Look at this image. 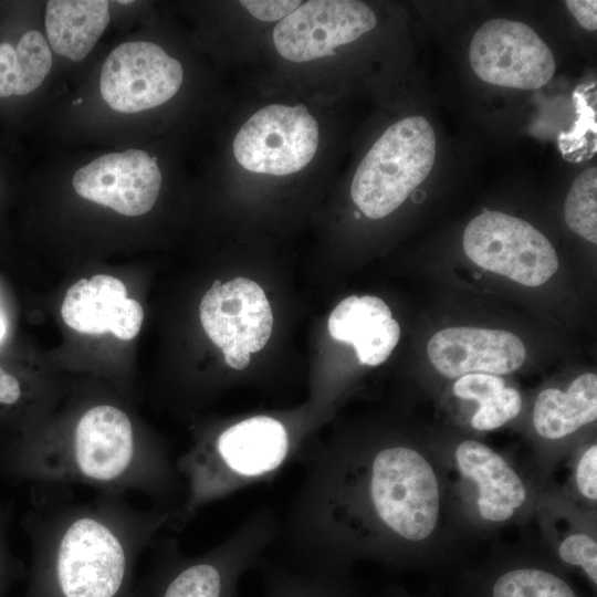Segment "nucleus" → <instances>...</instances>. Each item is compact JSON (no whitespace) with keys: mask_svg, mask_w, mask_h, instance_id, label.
I'll use <instances>...</instances> for the list:
<instances>
[{"mask_svg":"<svg viewBox=\"0 0 597 597\" xmlns=\"http://www.w3.org/2000/svg\"><path fill=\"white\" fill-rule=\"evenodd\" d=\"M300 461L303 480L276 540L295 566L347 572L365 557L399 563L434 532L440 484L416 448L336 438Z\"/></svg>","mask_w":597,"mask_h":597,"instance_id":"obj_1","label":"nucleus"},{"mask_svg":"<svg viewBox=\"0 0 597 597\" xmlns=\"http://www.w3.org/2000/svg\"><path fill=\"white\" fill-rule=\"evenodd\" d=\"M22 526L32 545L23 597H133L140 555L167 527L172 509H140L124 494L84 502L33 493Z\"/></svg>","mask_w":597,"mask_h":597,"instance_id":"obj_2","label":"nucleus"},{"mask_svg":"<svg viewBox=\"0 0 597 597\" xmlns=\"http://www.w3.org/2000/svg\"><path fill=\"white\" fill-rule=\"evenodd\" d=\"M70 427L31 434L0 451V474L35 485L81 484L137 492L175 509L184 490L175 460L111 402L82 409Z\"/></svg>","mask_w":597,"mask_h":597,"instance_id":"obj_3","label":"nucleus"},{"mask_svg":"<svg viewBox=\"0 0 597 597\" xmlns=\"http://www.w3.org/2000/svg\"><path fill=\"white\" fill-rule=\"evenodd\" d=\"M295 432L282 418L261 413L199 436L175 459L184 495L166 528L180 532L201 509L272 481L301 458V437Z\"/></svg>","mask_w":597,"mask_h":597,"instance_id":"obj_4","label":"nucleus"},{"mask_svg":"<svg viewBox=\"0 0 597 597\" xmlns=\"http://www.w3.org/2000/svg\"><path fill=\"white\" fill-rule=\"evenodd\" d=\"M280 519L269 505L254 510L229 536L197 556L176 537L153 543L150 565L133 597H235L241 577L276 543Z\"/></svg>","mask_w":597,"mask_h":597,"instance_id":"obj_5","label":"nucleus"},{"mask_svg":"<svg viewBox=\"0 0 597 597\" xmlns=\"http://www.w3.org/2000/svg\"><path fill=\"white\" fill-rule=\"evenodd\" d=\"M436 159V135L422 116L404 118L376 140L354 175L350 195L362 212L380 219L402 205L428 177Z\"/></svg>","mask_w":597,"mask_h":597,"instance_id":"obj_6","label":"nucleus"},{"mask_svg":"<svg viewBox=\"0 0 597 597\" xmlns=\"http://www.w3.org/2000/svg\"><path fill=\"white\" fill-rule=\"evenodd\" d=\"M463 250L480 268L525 286H538L558 269L548 239L528 222L501 211H484L463 233Z\"/></svg>","mask_w":597,"mask_h":597,"instance_id":"obj_7","label":"nucleus"},{"mask_svg":"<svg viewBox=\"0 0 597 597\" xmlns=\"http://www.w3.org/2000/svg\"><path fill=\"white\" fill-rule=\"evenodd\" d=\"M199 315L208 337L222 349L226 364L247 368L251 353L261 350L273 328V314L263 289L247 277L216 280L203 295Z\"/></svg>","mask_w":597,"mask_h":597,"instance_id":"obj_8","label":"nucleus"},{"mask_svg":"<svg viewBox=\"0 0 597 597\" xmlns=\"http://www.w3.org/2000/svg\"><path fill=\"white\" fill-rule=\"evenodd\" d=\"M317 144V122L304 105L272 104L241 127L233 153L250 171L282 176L304 168L314 157Z\"/></svg>","mask_w":597,"mask_h":597,"instance_id":"obj_9","label":"nucleus"},{"mask_svg":"<svg viewBox=\"0 0 597 597\" xmlns=\"http://www.w3.org/2000/svg\"><path fill=\"white\" fill-rule=\"evenodd\" d=\"M469 61L483 82L517 90L546 85L556 69L551 49L530 25L506 19L489 20L476 30Z\"/></svg>","mask_w":597,"mask_h":597,"instance_id":"obj_10","label":"nucleus"},{"mask_svg":"<svg viewBox=\"0 0 597 597\" xmlns=\"http://www.w3.org/2000/svg\"><path fill=\"white\" fill-rule=\"evenodd\" d=\"M180 62L148 41L116 46L102 65L100 91L103 100L119 113H137L159 106L180 88Z\"/></svg>","mask_w":597,"mask_h":597,"instance_id":"obj_11","label":"nucleus"},{"mask_svg":"<svg viewBox=\"0 0 597 597\" xmlns=\"http://www.w3.org/2000/svg\"><path fill=\"white\" fill-rule=\"evenodd\" d=\"M374 11L353 0H313L301 3L274 28L273 41L286 60L306 62L334 55V49L376 27Z\"/></svg>","mask_w":597,"mask_h":597,"instance_id":"obj_12","label":"nucleus"},{"mask_svg":"<svg viewBox=\"0 0 597 597\" xmlns=\"http://www.w3.org/2000/svg\"><path fill=\"white\" fill-rule=\"evenodd\" d=\"M72 182L82 198L123 216L136 217L154 207L161 186V172L148 153L127 149L97 157L77 169Z\"/></svg>","mask_w":597,"mask_h":597,"instance_id":"obj_13","label":"nucleus"},{"mask_svg":"<svg viewBox=\"0 0 597 597\" xmlns=\"http://www.w3.org/2000/svg\"><path fill=\"white\" fill-rule=\"evenodd\" d=\"M427 353L434 368L448 378L482 373L504 375L520 368L526 349L513 333L480 327H449L428 342Z\"/></svg>","mask_w":597,"mask_h":597,"instance_id":"obj_14","label":"nucleus"},{"mask_svg":"<svg viewBox=\"0 0 597 597\" xmlns=\"http://www.w3.org/2000/svg\"><path fill=\"white\" fill-rule=\"evenodd\" d=\"M61 315L72 329L83 334L113 333L128 341L143 324L140 304L127 296L124 283L114 276L97 274L81 279L66 291Z\"/></svg>","mask_w":597,"mask_h":597,"instance_id":"obj_15","label":"nucleus"},{"mask_svg":"<svg viewBox=\"0 0 597 597\" xmlns=\"http://www.w3.org/2000/svg\"><path fill=\"white\" fill-rule=\"evenodd\" d=\"M460 474L476 489V507L484 521L510 520L525 503L526 489L513 467L476 440H464L454 452Z\"/></svg>","mask_w":597,"mask_h":597,"instance_id":"obj_16","label":"nucleus"},{"mask_svg":"<svg viewBox=\"0 0 597 597\" xmlns=\"http://www.w3.org/2000/svg\"><path fill=\"white\" fill-rule=\"evenodd\" d=\"M331 336L354 346L359 364L377 366L391 354L400 327L389 306L379 297L352 295L333 310L328 318Z\"/></svg>","mask_w":597,"mask_h":597,"instance_id":"obj_17","label":"nucleus"},{"mask_svg":"<svg viewBox=\"0 0 597 597\" xmlns=\"http://www.w3.org/2000/svg\"><path fill=\"white\" fill-rule=\"evenodd\" d=\"M111 20L105 0H51L46 3L45 31L50 46L78 62L86 57Z\"/></svg>","mask_w":597,"mask_h":597,"instance_id":"obj_18","label":"nucleus"},{"mask_svg":"<svg viewBox=\"0 0 597 597\" xmlns=\"http://www.w3.org/2000/svg\"><path fill=\"white\" fill-rule=\"evenodd\" d=\"M596 418L597 376L593 373L576 377L565 391L558 388L542 390L533 409L534 429L548 440L563 439Z\"/></svg>","mask_w":597,"mask_h":597,"instance_id":"obj_19","label":"nucleus"},{"mask_svg":"<svg viewBox=\"0 0 597 597\" xmlns=\"http://www.w3.org/2000/svg\"><path fill=\"white\" fill-rule=\"evenodd\" d=\"M472 584L471 597H582L564 576L541 566L506 567Z\"/></svg>","mask_w":597,"mask_h":597,"instance_id":"obj_20","label":"nucleus"},{"mask_svg":"<svg viewBox=\"0 0 597 597\" xmlns=\"http://www.w3.org/2000/svg\"><path fill=\"white\" fill-rule=\"evenodd\" d=\"M265 597H358L347 572L260 564Z\"/></svg>","mask_w":597,"mask_h":597,"instance_id":"obj_21","label":"nucleus"},{"mask_svg":"<svg viewBox=\"0 0 597 597\" xmlns=\"http://www.w3.org/2000/svg\"><path fill=\"white\" fill-rule=\"evenodd\" d=\"M577 119L568 132L558 135V147L565 159L579 163L596 154V84L579 85L573 93Z\"/></svg>","mask_w":597,"mask_h":597,"instance_id":"obj_22","label":"nucleus"},{"mask_svg":"<svg viewBox=\"0 0 597 597\" xmlns=\"http://www.w3.org/2000/svg\"><path fill=\"white\" fill-rule=\"evenodd\" d=\"M565 221L569 229L597 243V168L589 167L573 181L565 200Z\"/></svg>","mask_w":597,"mask_h":597,"instance_id":"obj_23","label":"nucleus"},{"mask_svg":"<svg viewBox=\"0 0 597 597\" xmlns=\"http://www.w3.org/2000/svg\"><path fill=\"white\" fill-rule=\"evenodd\" d=\"M15 49V95H28L45 80L52 66V54L44 36L35 30L27 31Z\"/></svg>","mask_w":597,"mask_h":597,"instance_id":"obj_24","label":"nucleus"},{"mask_svg":"<svg viewBox=\"0 0 597 597\" xmlns=\"http://www.w3.org/2000/svg\"><path fill=\"white\" fill-rule=\"evenodd\" d=\"M479 408L471 419L475 430H494L514 419L521 411V394L512 387L505 386L478 402Z\"/></svg>","mask_w":597,"mask_h":597,"instance_id":"obj_25","label":"nucleus"},{"mask_svg":"<svg viewBox=\"0 0 597 597\" xmlns=\"http://www.w3.org/2000/svg\"><path fill=\"white\" fill-rule=\"evenodd\" d=\"M558 557L569 566L580 568L590 585L597 586V542L586 533L567 535L558 546Z\"/></svg>","mask_w":597,"mask_h":597,"instance_id":"obj_26","label":"nucleus"},{"mask_svg":"<svg viewBox=\"0 0 597 597\" xmlns=\"http://www.w3.org/2000/svg\"><path fill=\"white\" fill-rule=\"evenodd\" d=\"M11 505L0 503V597H7L11 586L27 575L24 565L11 553L8 544V526Z\"/></svg>","mask_w":597,"mask_h":597,"instance_id":"obj_27","label":"nucleus"},{"mask_svg":"<svg viewBox=\"0 0 597 597\" xmlns=\"http://www.w3.org/2000/svg\"><path fill=\"white\" fill-rule=\"evenodd\" d=\"M504 387L505 381L498 375L473 373L459 377L453 385V392L460 399L479 402Z\"/></svg>","mask_w":597,"mask_h":597,"instance_id":"obj_28","label":"nucleus"},{"mask_svg":"<svg viewBox=\"0 0 597 597\" xmlns=\"http://www.w3.org/2000/svg\"><path fill=\"white\" fill-rule=\"evenodd\" d=\"M575 482L578 492L588 501L597 500V446H589L579 457L576 470Z\"/></svg>","mask_w":597,"mask_h":597,"instance_id":"obj_29","label":"nucleus"},{"mask_svg":"<svg viewBox=\"0 0 597 597\" xmlns=\"http://www.w3.org/2000/svg\"><path fill=\"white\" fill-rule=\"evenodd\" d=\"M240 3L256 19L262 21L282 20L295 11L301 1H240Z\"/></svg>","mask_w":597,"mask_h":597,"instance_id":"obj_30","label":"nucleus"},{"mask_svg":"<svg viewBox=\"0 0 597 597\" xmlns=\"http://www.w3.org/2000/svg\"><path fill=\"white\" fill-rule=\"evenodd\" d=\"M15 49L9 42L0 43V97L15 93Z\"/></svg>","mask_w":597,"mask_h":597,"instance_id":"obj_31","label":"nucleus"},{"mask_svg":"<svg viewBox=\"0 0 597 597\" xmlns=\"http://www.w3.org/2000/svg\"><path fill=\"white\" fill-rule=\"evenodd\" d=\"M565 4L584 29L588 31L597 29L596 0H567Z\"/></svg>","mask_w":597,"mask_h":597,"instance_id":"obj_32","label":"nucleus"},{"mask_svg":"<svg viewBox=\"0 0 597 597\" xmlns=\"http://www.w3.org/2000/svg\"><path fill=\"white\" fill-rule=\"evenodd\" d=\"M22 397L23 389L19 379L0 366V407H13Z\"/></svg>","mask_w":597,"mask_h":597,"instance_id":"obj_33","label":"nucleus"},{"mask_svg":"<svg viewBox=\"0 0 597 597\" xmlns=\"http://www.w3.org/2000/svg\"><path fill=\"white\" fill-rule=\"evenodd\" d=\"M381 597H409L407 594L398 588H392L383 594Z\"/></svg>","mask_w":597,"mask_h":597,"instance_id":"obj_34","label":"nucleus"},{"mask_svg":"<svg viewBox=\"0 0 597 597\" xmlns=\"http://www.w3.org/2000/svg\"><path fill=\"white\" fill-rule=\"evenodd\" d=\"M4 333H6V326H4V323H3V321H2V318L0 316V339L3 337Z\"/></svg>","mask_w":597,"mask_h":597,"instance_id":"obj_35","label":"nucleus"},{"mask_svg":"<svg viewBox=\"0 0 597 597\" xmlns=\"http://www.w3.org/2000/svg\"><path fill=\"white\" fill-rule=\"evenodd\" d=\"M119 3H130V1H118Z\"/></svg>","mask_w":597,"mask_h":597,"instance_id":"obj_36","label":"nucleus"}]
</instances>
